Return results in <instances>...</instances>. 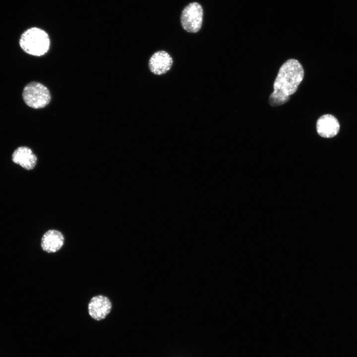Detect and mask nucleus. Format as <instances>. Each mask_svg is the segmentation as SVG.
<instances>
[{
  "label": "nucleus",
  "instance_id": "nucleus-3",
  "mask_svg": "<svg viewBox=\"0 0 357 357\" xmlns=\"http://www.w3.org/2000/svg\"><path fill=\"white\" fill-rule=\"evenodd\" d=\"M22 97L27 105L34 109L46 107L51 101L49 90L45 85L37 82H31L24 87Z\"/></svg>",
  "mask_w": 357,
  "mask_h": 357
},
{
  "label": "nucleus",
  "instance_id": "nucleus-2",
  "mask_svg": "<svg viewBox=\"0 0 357 357\" xmlns=\"http://www.w3.org/2000/svg\"><path fill=\"white\" fill-rule=\"evenodd\" d=\"M21 48L35 56L45 55L49 50L50 41L48 34L41 29L33 27L24 31L19 40Z\"/></svg>",
  "mask_w": 357,
  "mask_h": 357
},
{
  "label": "nucleus",
  "instance_id": "nucleus-5",
  "mask_svg": "<svg viewBox=\"0 0 357 357\" xmlns=\"http://www.w3.org/2000/svg\"><path fill=\"white\" fill-rule=\"evenodd\" d=\"M112 309V303L107 297L99 295L93 297L88 304L89 316L96 321L105 319Z\"/></svg>",
  "mask_w": 357,
  "mask_h": 357
},
{
  "label": "nucleus",
  "instance_id": "nucleus-7",
  "mask_svg": "<svg viewBox=\"0 0 357 357\" xmlns=\"http://www.w3.org/2000/svg\"><path fill=\"white\" fill-rule=\"evenodd\" d=\"M64 242V237L61 232L51 229L43 234L41 240V246L43 251L54 253L62 248Z\"/></svg>",
  "mask_w": 357,
  "mask_h": 357
},
{
  "label": "nucleus",
  "instance_id": "nucleus-4",
  "mask_svg": "<svg viewBox=\"0 0 357 357\" xmlns=\"http://www.w3.org/2000/svg\"><path fill=\"white\" fill-rule=\"evenodd\" d=\"M203 14V8L199 3H189L181 12L180 22L182 28L188 32H198L201 27Z\"/></svg>",
  "mask_w": 357,
  "mask_h": 357
},
{
  "label": "nucleus",
  "instance_id": "nucleus-9",
  "mask_svg": "<svg viewBox=\"0 0 357 357\" xmlns=\"http://www.w3.org/2000/svg\"><path fill=\"white\" fill-rule=\"evenodd\" d=\"M12 160L26 170L33 169L37 163V158L33 151L27 146L17 148L12 154Z\"/></svg>",
  "mask_w": 357,
  "mask_h": 357
},
{
  "label": "nucleus",
  "instance_id": "nucleus-1",
  "mask_svg": "<svg viewBox=\"0 0 357 357\" xmlns=\"http://www.w3.org/2000/svg\"><path fill=\"white\" fill-rule=\"evenodd\" d=\"M304 76V70L299 62L289 59L281 66L274 82V91L269 99L272 107L284 104L290 100V96L297 90Z\"/></svg>",
  "mask_w": 357,
  "mask_h": 357
},
{
  "label": "nucleus",
  "instance_id": "nucleus-8",
  "mask_svg": "<svg viewBox=\"0 0 357 357\" xmlns=\"http://www.w3.org/2000/svg\"><path fill=\"white\" fill-rule=\"evenodd\" d=\"M318 134L324 138H331L337 134L340 130L338 119L333 115L326 114L320 117L316 123Z\"/></svg>",
  "mask_w": 357,
  "mask_h": 357
},
{
  "label": "nucleus",
  "instance_id": "nucleus-6",
  "mask_svg": "<svg viewBox=\"0 0 357 357\" xmlns=\"http://www.w3.org/2000/svg\"><path fill=\"white\" fill-rule=\"evenodd\" d=\"M173 63V59L168 52L159 51L150 57L148 66L151 72L160 75L167 72L171 69Z\"/></svg>",
  "mask_w": 357,
  "mask_h": 357
}]
</instances>
